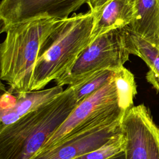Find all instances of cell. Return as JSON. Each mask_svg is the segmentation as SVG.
<instances>
[{
  "mask_svg": "<svg viewBox=\"0 0 159 159\" xmlns=\"http://www.w3.org/2000/svg\"><path fill=\"white\" fill-rule=\"evenodd\" d=\"M79 104L73 86L0 129V159H29Z\"/></svg>",
  "mask_w": 159,
  "mask_h": 159,
  "instance_id": "6da1fadb",
  "label": "cell"
},
{
  "mask_svg": "<svg viewBox=\"0 0 159 159\" xmlns=\"http://www.w3.org/2000/svg\"><path fill=\"white\" fill-rule=\"evenodd\" d=\"M61 19H42L2 26L6 36L0 47V77L12 93L31 91L34 67L40 47Z\"/></svg>",
  "mask_w": 159,
  "mask_h": 159,
  "instance_id": "7a4b0ae2",
  "label": "cell"
},
{
  "mask_svg": "<svg viewBox=\"0 0 159 159\" xmlns=\"http://www.w3.org/2000/svg\"><path fill=\"white\" fill-rule=\"evenodd\" d=\"M94 22L91 11L61 20L43 42L32 76L31 91L42 89L67 73L91 43Z\"/></svg>",
  "mask_w": 159,
  "mask_h": 159,
  "instance_id": "3957f363",
  "label": "cell"
},
{
  "mask_svg": "<svg viewBox=\"0 0 159 159\" xmlns=\"http://www.w3.org/2000/svg\"><path fill=\"white\" fill-rule=\"evenodd\" d=\"M134 51L129 25L108 31L83 50L71 69L55 81L56 85L75 86L99 70H116L124 66Z\"/></svg>",
  "mask_w": 159,
  "mask_h": 159,
  "instance_id": "277c9868",
  "label": "cell"
},
{
  "mask_svg": "<svg viewBox=\"0 0 159 159\" xmlns=\"http://www.w3.org/2000/svg\"><path fill=\"white\" fill-rule=\"evenodd\" d=\"M125 159H159V126L143 104L127 111L122 120Z\"/></svg>",
  "mask_w": 159,
  "mask_h": 159,
  "instance_id": "5b68a950",
  "label": "cell"
},
{
  "mask_svg": "<svg viewBox=\"0 0 159 159\" xmlns=\"http://www.w3.org/2000/svg\"><path fill=\"white\" fill-rule=\"evenodd\" d=\"M117 108H119V106L117 102L116 86L113 78L95 93L80 103L37 152L55 147L83 124L108 114Z\"/></svg>",
  "mask_w": 159,
  "mask_h": 159,
  "instance_id": "8992f818",
  "label": "cell"
},
{
  "mask_svg": "<svg viewBox=\"0 0 159 159\" xmlns=\"http://www.w3.org/2000/svg\"><path fill=\"white\" fill-rule=\"evenodd\" d=\"M88 0H2V26L42 19L63 20Z\"/></svg>",
  "mask_w": 159,
  "mask_h": 159,
  "instance_id": "52a82bcc",
  "label": "cell"
},
{
  "mask_svg": "<svg viewBox=\"0 0 159 159\" xmlns=\"http://www.w3.org/2000/svg\"><path fill=\"white\" fill-rule=\"evenodd\" d=\"M122 118L77 133L54 147L36 152L29 159H73L93 152L122 132Z\"/></svg>",
  "mask_w": 159,
  "mask_h": 159,
  "instance_id": "ba28073f",
  "label": "cell"
},
{
  "mask_svg": "<svg viewBox=\"0 0 159 159\" xmlns=\"http://www.w3.org/2000/svg\"><path fill=\"white\" fill-rule=\"evenodd\" d=\"M93 13L91 43L108 31L130 25L135 19L136 7L135 4L127 0H110Z\"/></svg>",
  "mask_w": 159,
  "mask_h": 159,
  "instance_id": "9c48e42d",
  "label": "cell"
},
{
  "mask_svg": "<svg viewBox=\"0 0 159 159\" xmlns=\"http://www.w3.org/2000/svg\"><path fill=\"white\" fill-rule=\"evenodd\" d=\"M63 91L62 86L56 85L45 89L17 94L14 102L11 106L0 110V129L16 122L22 116L35 110Z\"/></svg>",
  "mask_w": 159,
  "mask_h": 159,
  "instance_id": "30bf717a",
  "label": "cell"
},
{
  "mask_svg": "<svg viewBox=\"0 0 159 159\" xmlns=\"http://www.w3.org/2000/svg\"><path fill=\"white\" fill-rule=\"evenodd\" d=\"M136 14L129 25L130 30L157 45L159 39V0H137Z\"/></svg>",
  "mask_w": 159,
  "mask_h": 159,
  "instance_id": "8fae6325",
  "label": "cell"
},
{
  "mask_svg": "<svg viewBox=\"0 0 159 159\" xmlns=\"http://www.w3.org/2000/svg\"><path fill=\"white\" fill-rule=\"evenodd\" d=\"M129 29L134 45V55L142 58L149 67L146 79L159 93V48L132 32L129 26Z\"/></svg>",
  "mask_w": 159,
  "mask_h": 159,
  "instance_id": "7c38bea8",
  "label": "cell"
},
{
  "mask_svg": "<svg viewBox=\"0 0 159 159\" xmlns=\"http://www.w3.org/2000/svg\"><path fill=\"white\" fill-rule=\"evenodd\" d=\"M114 80L117 89L118 105L125 112L134 106V99L137 93L134 76L124 66L115 71Z\"/></svg>",
  "mask_w": 159,
  "mask_h": 159,
  "instance_id": "4fadbf2b",
  "label": "cell"
},
{
  "mask_svg": "<svg viewBox=\"0 0 159 159\" xmlns=\"http://www.w3.org/2000/svg\"><path fill=\"white\" fill-rule=\"evenodd\" d=\"M115 71L110 69L99 70L81 83L73 86L77 102L81 103L111 81L114 78Z\"/></svg>",
  "mask_w": 159,
  "mask_h": 159,
  "instance_id": "5bb4252c",
  "label": "cell"
},
{
  "mask_svg": "<svg viewBox=\"0 0 159 159\" xmlns=\"http://www.w3.org/2000/svg\"><path fill=\"white\" fill-rule=\"evenodd\" d=\"M125 136L120 132L100 148L73 159H107L124 150Z\"/></svg>",
  "mask_w": 159,
  "mask_h": 159,
  "instance_id": "9a60e30c",
  "label": "cell"
},
{
  "mask_svg": "<svg viewBox=\"0 0 159 159\" xmlns=\"http://www.w3.org/2000/svg\"><path fill=\"white\" fill-rule=\"evenodd\" d=\"M110 0H88L87 4L88 5L90 11L94 12L99 10L105 3L108 2ZM134 4H136L137 0H127Z\"/></svg>",
  "mask_w": 159,
  "mask_h": 159,
  "instance_id": "2e32d148",
  "label": "cell"
},
{
  "mask_svg": "<svg viewBox=\"0 0 159 159\" xmlns=\"http://www.w3.org/2000/svg\"><path fill=\"white\" fill-rule=\"evenodd\" d=\"M156 46L159 48V39H158V42H157V43Z\"/></svg>",
  "mask_w": 159,
  "mask_h": 159,
  "instance_id": "e0dca14e",
  "label": "cell"
}]
</instances>
